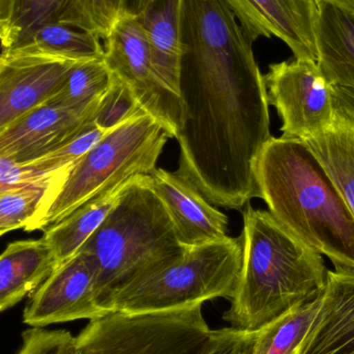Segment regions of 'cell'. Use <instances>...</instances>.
<instances>
[{
	"label": "cell",
	"mask_w": 354,
	"mask_h": 354,
	"mask_svg": "<svg viewBox=\"0 0 354 354\" xmlns=\"http://www.w3.org/2000/svg\"><path fill=\"white\" fill-rule=\"evenodd\" d=\"M258 198L299 241L354 270V216L305 141L272 137L255 166Z\"/></svg>",
	"instance_id": "6da1fadb"
},
{
	"label": "cell",
	"mask_w": 354,
	"mask_h": 354,
	"mask_svg": "<svg viewBox=\"0 0 354 354\" xmlns=\"http://www.w3.org/2000/svg\"><path fill=\"white\" fill-rule=\"evenodd\" d=\"M243 266L224 320L243 332L261 328L317 301L326 284L322 254L308 247L270 212H243Z\"/></svg>",
	"instance_id": "7a4b0ae2"
},
{
	"label": "cell",
	"mask_w": 354,
	"mask_h": 354,
	"mask_svg": "<svg viewBox=\"0 0 354 354\" xmlns=\"http://www.w3.org/2000/svg\"><path fill=\"white\" fill-rule=\"evenodd\" d=\"M185 249L147 176H138L127 183L107 218L79 252L95 264L104 309L110 295L176 261Z\"/></svg>",
	"instance_id": "3957f363"
},
{
	"label": "cell",
	"mask_w": 354,
	"mask_h": 354,
	"mask_svg": "<svg viewBox=\"0 0 354 354\" xmlns=\"http://www.w3.org/2000/svg\"><path fill=\"white\" fill-rule=\"evenodd\" d=\"M170 138L168 131L147 113L106 133L71 167L45 212L25 230H45L95 196L151 174Z\"/></svg>",
	"instance_id": "277c9868"
},
{
	"label": "cell",
	"mask_w": 354,
	"mask_h": 354,
	"mask_svg": "<svg viewBox=\"0 0 354 354\" xmlns=\"http://www.w3.org/2000/svg\"><path fill=\"white\" fill-rule=\"evenodd\" d=\"M243 266V236L187 248L161 270L131 283L110 295L107 312L167 311L203 305L209 299H230Z\"/></svg>",
	"instance_id": "5b68a950"
},
{
	"label": "cell",
	"mask_w": 354,
	"mask_h": 354,
	"mask_svg": "<svg viewBox=\"0 0 354 354\" xmlns=\"http://www.w3.org/2000/svg\"><path fill=\"white\" fill-rule=\"evenodd\" d=\"M216 338L202 304L167 311H114L89 320L75 354H206Z\"/></svg>",
	"instance_id": "8992f818"
},
{
	"label": "cell",
	"mask_w": 354,
	"mask_h": 354,
	"mask_svg": "<svg viewBox=\"0 0 354 354\" xmlns=\"http://www.w3.org/2000/svg\"><path fill=\"white\" fill-rule=\"evenodd\" d=\"M104 60L134 95L145 113L172 138L181 122V102L156 72L147 31L137 17H122L105 39Z\"/></svg>",
	"instance_id": "52a82bcc"
},
{
	"label": "cell",
	"mask_w": 354,
	"mask_h": 354,
	"mask_svg": "<svg viewBox=\"0 0 354 354\" xmlns=\"http://www.w3.org/2000/svg\"><path fill=\"white\" fill-rule=\"evenodd\" d=\"M268 103L282 120L283 137L308 140L334 122L332 86L317 62L295 58L270 64L264 76Z\"/></svg>",
	"instance_id": "ba28073f"
},
{
	"label": "cell",
	"mask_w": 354,
	"mask_h": 354,
	"mask_svg": "<svg viewBox=\"0 0 354 354\" xmlns=\"http://www.w3.org/2000/svg\"><path fill=\"white\" fill-rule=\"evenodd\" d=\"M110 312L100 305L97 270L84 252L59 264L30 295L23 322L35 328L79 319L93 320Z\"/></svg>",
	"instance_id": "9c48e42d"
},
{
	"label": "cell",
	"mask_w": 354,
	"mask_h": 354,
	"mask_svg": "<svg viewBox=\"0 0 354 354\" xmlns=\"http://www.w3.org/2000/svg\"><path fill=\"white\" fill-rule=\"evenodd\" d=\"M252 41L276 37L295 58L317 62L319 0H226Z\"/></svg>",
	"instance_id": "30bf717a"
},
{
	"label": "cell",
	"mask_w": 354,
	"mask_h": 354,
	"mask_svg": "<svg viewBox=\"0 0 354 354\" xmlns=\"http://www.w3.org/2000/svg\"><path fill=\"white\" fill-rule=\"evenodd\" d=\"M76 62L41 54L0 53V130L45 104Z\"/></svg>",
	"instance_id": "8fae6325"
},
{
	"label": "cell",
	"mask_w": 354,
	"mask_h": 354,
	"mask_svg": "<svg viewBox=\"0 0 354 354\" xmlns=\"http://www.w3.org/2000/svg\"><path fill=\"white\" fill-rule=\"evenodd\" d=\"M97 110L80 114L46 103L35 108L0 130V159L25 164L44 157L93 124Z\"/></svg>",
	"instance_id": "7c38bea8"
},
{
	"label": "cell",
	"mask_w": 354,
	"mask_h": 354,
	"mask_svg": "<svg viewBox=\"0 0 354 354\" xmlns=\"http://www.w3.org/2000/svg\"><path fill=\"white\" fill-rule=\"evenodd\" d=\"M147 178L165 204L183 247H195L228 237V216L185 179L162 168H156L147 174Z\"/></svg>",
	"instance_id": "4fadbf2b"
},
{
	"label": "cell",
	"mask_w": 354,
	"mask_h": 354,
	"mask_svg": "<svg viewBox=\"0 0 354 354\" xmlns=\"http://www.w3.org/2000/svg\"><path fill=\"white\" fill-rule=\"evenodd\" d=\"M297 354H354V270H328L319 309Z\"/></svg>",
	"instance_id": "5bb4252c"
},
{
	"label": "cell",
	"mask_w": 354,
	"mask_h": 354,
	"mask_svg": "<svg viewBox=\"0 0 354 354\" xmlns=\"http://www.w3.org/2000/svg\"><path fill=\"white\" fill-rule=\"evenodd\" d=\"M317 64L330 86L354 91V10L319 1Z\"/></svg>",
	"instance_id": "9a60e30c"
},
{
	"label": "cell",
	"mask_w": 354,
	"mask_h": 354,
	"mask_svg": "<svg viewBox=\"0 0 354 354\" xmlns=\"http://www.w3.org/2000/svg\"><path fill=\"white\" fill-rule=\"evenodd\" d=\"M56 268L43 239L10 243L0 255V313L32 295Z\"/></svg>",
	"instance_id": "2e32d148"
},
{
	"label": "cell",
	"mask_w": 354,
	"mask_h": 354,
	"mask_svg": "<svg viewBox=\"0 0 354 354\" xmlns=\"http://www.w3.org/2000/svg\"><path fill=\"white\" fill-rule=\"evenodd\" d=\"M332 126L305 140L319 160L354 216V111L333 97Z\"/></svg>",
	"instance_id": "e0dca14e"
},
{
	"label": "cell",
	"mask_w": 354,
	"mask_h": 354,
	"mask_svg": "<svg viewBox=\"0 0 354 354\" xmlns=\"http://www.w3.org/2000/svg\"><path fill=\"white\" fill-rule=\"evenodd\" d=\"M180 12L181 0H151L142 14L137 17L147 31L156 72L177 95Z\"/></svg>",
	"instance_id": "ac0fdd59"
},
{
	"label": "cell",
	"mask_w": 354,
	"mask_h": 354,
	"mask_svg": "<svg viewBox=\"0 0 354 354\" xmlns=\"http://www.w3.org/2000/svg\"><path fill=\"white\" fill-rule=\"evenodd\" d=\"M129 180L95 196L64 220L44 230V241L51 249L57 266L76 255L101 226Z\"/></svg>",
	"instance_id": "d6986e66"
},
{
	"label": "cell",
	"mask_w": 354,
	"mask_h": 354,
	"mask_svg": "<svg viewBox=\"0 0 354 354\" xmlns=\"http://www.w3.org/2000/svg\"><path fill=\"white\" fill-rule=\"evenodd\" d=\"M71 167L35 180L0 183V236L25 229L37 220L53 199Z\"/></svg>",
	"instance_id": "ffe728a7"
},
{
	"label": "cell",
	"mask_w": 354,
	"mask_h": 354,
	"mask_svg": "<svg viewBox=\"0 0 354 354\" xmlns=\"http://www.w3.org/2000/svg\"><path fill=\"white\" fill-rule=\"evenodd\" d=\"M101 39L93 33L62 23H49L39 27L12 49L6 52L41 54L72 62L104 58Z\"/></svg>",
	"instance_id": "44dd1931"
},
{
	"label": "cell",
	"mask_w": 354,
	"mask_h": 354,
	"mask_svg": "<svg viewBox=\"0 0 354 354\" xmlns=\"http://www.w3.org/2000/svg\"><path fill=\"white\" fill-rule=\"evenodd\" d=\"M113 80L104 58L76 62L48 105L76 113L95 111Z\"/></svg>",
	"instance_id": "7402d4cb"
},
{
	"label": "cell",
	"mask_w": 354,
	"mask_h": 354,
	"mask_svg": "<svg viewBox=\"0 0 354 354\" xmlns=\"http://www.w3.org/2000/svg\"><path fill=\"white\" fill-rule=\"evenodd\" d=\"M68 0H0V48L12 49L44 25L59 22Z\"/></svg>",
	"instance_id": "603a6c76"
},
{
	"label": "cell",
	"mask_w": 354,
	"mask_h": 354,
	"mask_svg": "<svg viewBox=\"0 0 354 354\" xmlns=\"http://www.w3.org/2000/svg\"><path fill=\"white\" fill-rule=\"evenodd\" d=\"M319 305L320 299L254 333L249 354L299 353Z\"/></svg>",
	"instance_id": "cb8c5ba5"
},
{
	"label": "cell",
	"mask_w": 354,
	"mask_h": 354,
	"mask_svg": "<svg viewBox=\"0 0 354 354\" xmlns=\"http://www.w3.org/2000/svg\"><path fill=\"white\" fill-rule=\"evenodd\" d=\"M120 18L122 0H68L60 23L105 39Z\"/></svg>",
	"instance_id": "d4e9b609"
},
{
	"label": "cell",
	"mask_w": 354,
	"mask_h": 354,
	"mask_svg": "<svg viewBox=\"0 0 354 354\" xmlns=\"http://www.w3.org/2000/svg\"><path fill=\"white\" fill-rule=\"evenodd\" d=\"M145 113L130 88L113 74V80L100 103L93 122L100 130L108 133Z\"/></svg>",
	"instance_id": "484cf974"
},
{
	"label": "cell",
	"mask_w": 354,
	"mask_h": 354,
	"mask_svg": "<svg viewBox=\"0 0 354 354\" xmlns=\"http://www.w3.org/2000/svg\"><path fill=\"white\" fill-rule=\"evenodd\" d=\"M74 337L66 330L35 328L22 335V342L15 354H66Z\"/></svg>",
	"instance_id": "4316f807"
},
{
	"label": "cell",
	"mask_w": 354,
	"mask_h": 354,
	"mask_svg": "<svg viewBox=\"0 0 354 354\" xmlns=\"http://www.w3.org/2000/svg\"><path fill=\"white\" fill-rule=\"evenodd\" d=\"M253 334L225 328L216 330V338L206 354H249Z\"/></svg>",
	"instance_id": "83f0119b"
},
{
	"label": "cell",
	"mask_w": 354,
	"mask_h": 354,
	"mask_svg": "<svg viewBox=\"0 0 354 354\" xmlns=\"http://www.w3.org/2000/svg\"><path fill=\"white\" fill-rule=\"evenodd\" d=\"M151 0H122V17H139Z\"/></svg>",
	"instance_id": "f1b7e54d"
},
{
	"label": "cell",
	"mask_w": 354,
	"mask_h": 354,
	"mask_svg": "<svg viewBox=\"0 0 354 354\" xmlns=\"http://www.w3.org/2000/svg\"><path fill=\"white\" fill-rule=\"evenodd\" d=\"M319 1L333 2V3L343 6V8L354 10V0H319Z\"/></svg>",
	"instance_id": "f546056e"
},
{
	"label": "cell",
	"mask_w": 354,
	"mask_h": 354,
	"mask_svg": "<svg viewBox=\"0 0 354 354\" xmlns=\"http://www.w3.org/2000/svg\"><path fill=\"white\" fill-rule=\"evenodd\" d=\"M66 354H75L74 351V343H73L72 347H71L70 351H68Z\"/></svg>",
	"instance_id": "4dcf8cb0"
}]
</instances>
